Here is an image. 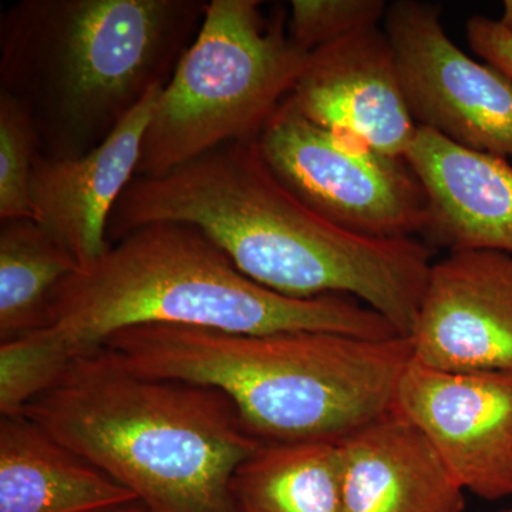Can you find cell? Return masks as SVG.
Returning <instances> with one entry per match:
<instances>
[{
    "instance_id": "44dd1931",
    "label": "cell",
    "mask_w": 512,
    "mask_h": 512,
    "mask_svg": "<svg viewBox=\"0 0 512 512\" xmlns=\"http://www.w3.org/2000/svg\"><path fill=\"white\" fill-rule=\"evenodd\" d=\"M471 50L512 80V33L500 20L471 16L466 25Z\"/></svg>"
},
{
    "instance_id": "e0dca14e",
    "label": "cell",
    "mask_w": 512,
    "mask_h": 512,
    "mask_svg": "<svg viewBox=\"0 0 512 512\" xmlns=\"http://www.w3.org/2000/svg\"><path fill=\"white\" fill-rule=\"evenodd\" d=\"M79 269L36 220L0 221V343L47 328L53 293Z\"/></svg>"
},
{
    "instance_id": "cb8c5ba5",
    "label": "cell",
    "mask_w": 512,
    "mask_h": 512,
    "mask_svg": "<svg viewBox=\"0 0 512 512\" xmlns=\"http://www.w3.org/2000/svg\"><path fill=\"white\" fill-rule=\"evenodd\" d=\"M507 511H508V512H512V508H511V510H507Z\"/></svg>"
},
{
    "instance_id": "d4e9b609",
    "label": "cell",
    "mask_w": 512,
    "mask_h": 512,
    "mask_svg": "<svg viewBox=\"0 0 512 512\" xmlns=\"http://www.w3.org/2000/svg\"><path fill=\"white\" fill-rule=\"evenodd\" d=\"M503 512H508L507 510L503 511Z\"/></svg>"
},
{
    "instance_id": "2e32d148",
    "label": "cell",
    "mask_w": 512,
    "mask_h": 512,
    "mask_svg": "<svg viewBox=\"0 0 512 512\" xmlns=\"http://www.w3.org/2000/svg\"><path fill=\"white\" fill-rule=\"evenodd\" d=\"M238 512H348L338 443H262L232 480Z\"/></svg>"
},
{
    "instance_id": "7a4b0ae2",
    "label": "cell",
    "mask_w": 512,
    "mask_h": 512,
    "mask_svg": "<svg viewBox=\"0 0 512 512\" xmlns=\"http://www.w3.org/2000/svg\"><path fill=\"white\" fill-rule=\"evenodd\" d=\"M23 413L150 512H238L232 480L262 444L221 390L141 375L107 346L73 360Z\"/></svg>"
},
{
    "instance_id": "7402d4cb",
    "label": "cell",
    "mask_w": 512,
    "mask_h": 512,
    "mask_svg": "<svg viewBox=\"0 0 512 512\" xmlns=\"http://www.w3.org/2000/svg\"><path fill=\"white\" fill-rule=\"evenodd\" d=\"M94 512H150L148 508L140 501H133V503L119 505V507L106 508V510Z\"/></svg>"
},
{
    "instance_id": "8992f818",
    "label": "cell",
    "mask_w": 512,
    "mask_h": 512,
    "mask_svg": "<svg viewBox=\"0 0 512 512\" xmlns=\"http://www.w3.org/2000/svg\"><path fill=\"white\" fill-rule=\"evenodd\" d=\"M308 53L284 10L211 0L201 28L157 97L136 178L160 177L229 143L255 141L301 76Z\"/></svg>"
},
{
    "instance_id": "30bf717a",
    "label": "cell",
    "mask_w": 512,
    "mask_h": 512,
    "mask_svg": "<svg viewBox=\"0 0 512 512\" xmlns=\"http://www.w3.org/2000/svg\"><path fill=\"white\" fill-rule=\"evenodd\" d=\"M409 339L429 369L512 375V254L456 251L431 265Z\"/></svg>"
},
{
    "instance_id": "277c9868",
    "label": "cell",
    "mask_w": 512,
    "mask_h": 512,
    "mask_svg": "<svg viewBox=\"0 0 512 512\" xmlns=\"http://www.w3.org/2000/svg\"><path fill=\"white\" fill-rule=\"evenodd\" d=\"M204 0H20L0 19V90L28 111L43 156L100 146L197 36Z\"/></svg>"
},
{
    "instance_id": "ba28073f",
    "label": "cell",
    "mask_w": 512,
    "mask_h": 512,
    "mask_svg": "<svg viewBox=\"0 0 512 512\" xmlns=\"http://www.w3.org/2000/svg\"><path fill=\"white\" fill-rule=\"evenodd\" d=\"M384 32L417 127L468 150L512 158V80L448 37L440 6L394 2Z\"/></svg>"
},
{
    "instance_id": "52a82bcc",
    "label": "cell",
    "mask_w": 512,
    "mask_h": 512,
    "mask_svg": "<svg viewBox=\"0 0 512 512\" xmlns=\"http://www.w3.org/2000/svg\"><path fill=\"white\" fill-rule=\"evenodd\" d=\"M256 144L276 177L339 227L382 239L426 232L429 200L406 158L318 126L288 97Z\"/></svg>"
},
{
    "instance_id": "d6986e66",
    "label": "cell",
    "mask_w": 512,
    "mask_h": 512,
    "mask_svg": "<svg viewBox=\"0 0 512 512\" xmlns=\"http://www.w3.org/2000/svg\"><path fill=\"white\" fill-rule=\"evenodd\" d=\"M72 360L42 330L0 343V416L23 413L57 382Z\"/></svg>"
},
{
    "instance_id": "5b68a950",
    "label": "cell",
    "mask_w": 512,
    "mask_h": 512,
    "mask_svg": "<svg viewBox=\"0 0 512 512\" xmlns=\"http://www.w3.org/2000/svg\"><path fill=\"white\" fill-rule=\"evenodd\" d=\"M138 325L245 335L332 332L400 336L389 320L343 295L289 298L242 274L200 229L158 222L130 232L53 293L45 330L72 360Z\"/></svg>"
},
{
    "instance_id": "6da1fadb",
    "label": "cell",
    "mask_w": 512,
    "mask_h": 512,
    "mask_svg": "<svg viewBox=\"0 0 512 512\" xmlns=\"http://www.w3.org/2000/svg\"><path fill=\"white\" fill-rule=\"evenodd\" d=\"M158 222L200 229L252 281L289 298L350 295L410 338L429 281V245L365 237L312 210L255 141L215 148L170 173L134 178L111 212L110 244Z\"/></svg>"
},
{
    "instance_id": "5bb4252c",
    "label": "cell",
    "mask_w": 512,
    "mask_h": 512,
    "mask_svg": "<svg viewBox=\"0 0 512 512\" xmlns=\"http://www.w3.org/2000/svg\"><path fill=\"white\" fill-rule=\"evenodd\" d=\"M348 512H464L458 484L431 441L390 410L338 443Z\"/></svg>"
},
{
    "instance_id": "3957f363",
    "label": "cell",
    "mask_w": 512,
    "mask_h": 512,
    "mask_svg": "<svg viewBox=\"0 0 512 512\" xmlns=\"http://www.w3.org/2000/svg\"><path fill=\"white\" fill-rule=\"evenodd\" d=\"M103 346L141 375L221 390L261 443H339L393 409L413 359L404 336L313 330L245 335L138 325L113 333Z\"/></svg>"
},
{
    "instance_id": "9a60e30c",
    "label": "cell",
    "mask_w": 512,
    "mask_h": 512,
    "mask_svg": "<svg viewBox=\"0 0 512 512\" xmlns=\"http://www.w3.org/2000/svg\"><path fill=\"white\" fill-rule=\"evenodd\" d=\"M133 501L25 413L0 417V512H94Z\"/></svg>"
},
{
    "instance_id": "4fadbf2b",
    "label": "cell",
    "mask_w": 512,
    "mask_h": 512,
    "mask_svg": "<svg viewBox=\"0 0 512 512\" xmlns=\"http://www.w3.org/2000/svg\"><path fill=\"white\" fill-rule=\"evenodd\" d=\"M406 161L429 200L424 237L456 251L512 254V167L427 128H417Z\"/></svg>"
},
{
    "instance_id": "9c48e42d",
    "label": "cell",
    "mask_w": 512,
    "mask_h": 512,
    "mask_svg": "<svg viewBox=\"0 0 512 512\" xmlns=\"http://www.w3.org/2000/svg\"><path fill=\"white\" fill-rule=\"evenodd\" d=\"M394 409L426 434L464 490L512 497V375L443 372L412 359Z\"/></svg>"
},
{
    "instance_id": "ffe728a7",
    "label": "cell",
    "mask_w": 512,
    "mask_h": 512,
    "mask_svg": "<svg viewBox=\"0 0 512 512\" xmlns=\"http://www.w3.org/2000/svg\"><path fill=\"white\" fill-rule=\"evenodd\" d=\"M383 0H292L288 33L305 53L332 45L386 18Z\"/></svg>"
},
{
    "instance_id": "603a6c76",
    "label": "cell",
    "mask_w": 512,
    "mask_h": 512,
    "mask_svg": "<svg viewBox=\"0 0 512 512\" xmlns=\"http://www.w3.org/2000/svg\"><path fill=\"white\" fill-rule=\"evenodd\" d=\"M500 22L512 33V0H505Z\"/></svg>"
},
{
    "instance_id": "7c38bea8",
    "label": "cell",
    "mask_w": 512,
    "mask_h": 512,
    "mask_svg": "<svg viewBox=\"0 0 512 512\" xmlns=\"http://www.w3.org/2000/svg\"><path fill=\"white\" fill-rule=\"evenodd\" d=\"M163 87L150 90L116 130L84 156L37 157L32 177L36 221L73 255L80 269L94 264L110 247L111 212L136 178L144 134Z\"/></svg>"
},
{
    "instance_id": "ac0fdd59",
    "label": "cell",
    "mask_w": 512,
    "mask_h": 512,
    "mask_svg": "<svg viewBox=\"0 0 512 512\" xmlns=\"http://www.w3.org/2000/svg\"><path fill=\"white\" fill-rule=\"evenodd\" d=\"M40 154L39 134L28 111L0 90V221L36 220L32 177Z\"/></svg>"
},
{
    "instance_id": "8fae6325",
    "label": "cell",
    "mask_w": 512,
    "mask_h": 512,
    "mask_svg": "<svg viewBox=\"0 0 512 512\" xmlns=\"http://www.w3.org/2000/svg\"><path fill=\"white\" fill-rule=\"evenodd\" d=\"M288 100L306 119L384 156L406 157L419 128L379 26L309 53Z\"/></svg>"
}]
</instances>
